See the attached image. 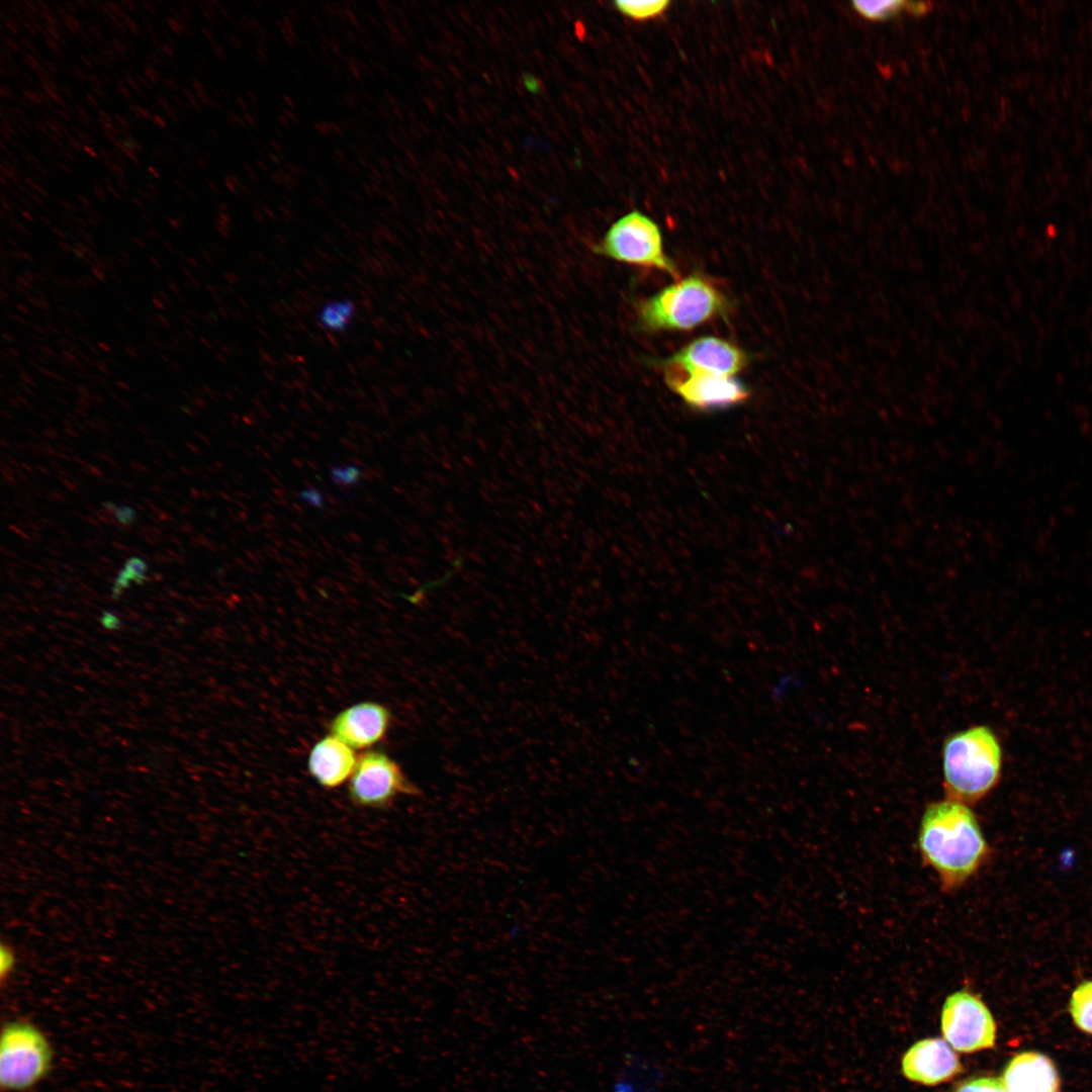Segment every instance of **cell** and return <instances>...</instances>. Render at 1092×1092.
<instances>
[{
	"label": "cell",
	"instance_id": "ac0fdd59",
	"mask_svg": "<svg viewBox=\"0 0 1092 1092\" xmlns=\"http://www.w3.org/2000/svg\"><path fill=\"white\" fill-rule=\"evenodd\" d=\"M147 570L148 567L144 560L139 557L129 558L125 562L123 569L120 571V573L115 579L111 593L112 599L117 600L121 596L122 592L129 586L130 580L134 581L135 583L142 584L147 578Z\"/></svg>",
	"mask_w": 1092,
	"mask_h": 1092
},
{
	"label": "cell",
	"instance_id": "d6986e66",
	"mask_svg": "<svg viewBox=\"0 0 1092 1092\" xmlns=\"http://www.w3.org/2000/svg\"><path fill=\"white\" fill-rule=\"evenodd\" d=\"M951 1092H1007L1002 1081L994 1077H976L961 1082Z\"/></svg>",
	"mask_w": 1092,
	"mask_h": 1092
},
{
	"label": "cell",
	"instance_id": "44dd1931",
	"mask_svg": "<svg viewBox=\"0 0 1092 1092\" xmlns=\"http://www.w3.org/2000/svg\"><path fill=\"white\" fill-rule=\"evenodd\" d=\"M17 965V957L13 947L8 943H1L0 946V978L1 981H7L14 973Z\"/></svg>",
	"mask_w": 1092,
	"mask_h": 1092
},
{
	"label": "cell",
	"instance_id": "cb8c5ba5",
	"mask_svg": "<svg viewBox=\"0 0 1092 1092\" xmlns=\"http://www.w3.org/2000/svg\"><path fill=\"white\" fill-rule=\"evenodd\" d=\"M115 517L122 525H129L135 520V513L132 509L126 506L116 508Z\"/></svg>",
	"mask_w": 1092,
	"mask_h": 1092
},
{
	"label": "cell",
	"instance_id": "ffe728a7",
	"mask_svg": "<svg viewBox=\"0 0 1092 1092\" xmlns=\"http://www.w3.org/2000/svg\"><path fill=\"white\" fill-rule=\"evenodd\" d=\"M330 475L335 483L351 487L359 483L362 471L355 465L345 467L334 465L330 468Z\"/></svg>",
	"mask_w": 1092,
	"mask_h": 1092
},
{
	"label": "cell",
	"instance_id": "ba28073f",
	"mask_svg": "<svg viewBox=\"0 0 1092 1092\" xmlns=\"http://www.w3.org/2000/svg\"><path fill=\"white\" fill-rule=\"evenodd\" d=\"M663 367L668 387L695 410H723L749 398V389L734 377L681 370L667 365Z\"/></svg>",
	"mask_w": 1092,
	"mask_h": 1092
},
{
	"label": "cell",
	"instance_id": "836d02e7",
	"mask_svg": "<svg viewBox=\"0 0 1092 1092\" xmlns=\"http://www.w3.org/2000/svg\"><path fill=\"white\" fill-rule=\"evenodd\" d=\"M169 286H170V287H171V288H172V289H173V290H174L175 292H177V287H176V286H175V285L173 284V282H169Z\"/></svg>",
	"mask_w": 1092,
	"mask_h": 1092
},
{
	"label": "cell",
	"instance_id": "e0dca14e",
	"mask_svg": "<svg viewBox=\"0 0 1092 1092\" xmlns=\"http://www.w3.org/2000/svg\"><path fill=\"white\" fill-rule=\"evenodd\" d=\"M616 9L623 15L633 20H648L655 18L667 9L670 2L658 1H615Z\"/></svg>",
	"mask_w": 1092,
	"mask_h": 1092
},
{
	"label": "cell",
	"instance_id": "d590c367",
	"mask_svg": "<svg viewBox=\"0 0 1092 1092\" xmlns=\"http://www.w3.org/2000/svg\"><path fill=\"white\" fill-rule=\"evenodd\" d=\"M60 246L65 250L69 249V246L67 244L64 245V244L60 243Z\"/></svg>",
	"mask_w": 1092,
	"mask_h": 1092
},
{
	"label": "cell",
	"instance_id": "7402d4cb",
	"mask_svg": "<svg viewBox=\"0 0 1092 1092\" xmlns=\"http://www.w3.org/2000/svg\"><path fill=\"white\" fill-rule=\"evenodd\" d=\"M300 499L306 502L313 508L323 510L326 508L325 497L322 492L314 486H306L299 492Z\"/></svg>",
	"mask_w": 1092,
	"mask_h": 1092
},
{
	"label": "cell",
	"instance_id": "d4e9b609",
	"mask_svg": "<svg viewBox=\"0 0 1092 1092\" xmlns=\"http://www.w3.org/2000/svg\"><path fill=\"white\" fill-rule=\"evenodd\" d=\"M907 10L912 14H923L928 10V3L926 2H907Z\"/></svg>",
	"mask_w": 1092,
	"mask_h": 1092
},
{
	"label": "cell",
	"instance_id": "1f68e13d",
	"mask_svg": "<svg viewBox=\"0 0 1092 1092\" xmlns=\"http://www.w3.org/2000/svg\"><path fill=\"white\" fill-rule=\"evenodd\" d=\"M98 345H99L100 347H102V349H103V350H105L106 352H110V351H111V350L109 349V347H108L107 345H104V344H102V343H99Z\"/></svg>",
	"mask_w": 1092,
	"mask_h": 1092
},
{
	"label": "cell",
	"instance_id": "8fae6325",
	"mask_svg": "<svg viewBox=\"0 0 1092 1092\" xmlns=\"http://www.w3.org/2000/svg\"><path fill=\"white\" fill-rule=\"evenodd\" d=\"M958 1056L941 1038H925L914 1043L903 1056L906 1078L924 1085L946 1082L962 1072Z\"/></svg>",
	"mask_w": 1092,
	"mask_h": 1092
},
{
	"label": "cell",
	"instance_id": "8992f818",
	"mask_svg": "<svg viewBox=\"0 0 1092 1092\" xmlns=\"http://www.w3.org/2000/svg\"><path fill=\"white\" fill-rule=\"evenodd\" d=\"M417 794L398 763L382 751L361 754L348 784L350 801L361 808H387L402 796Z\"/></svg>",
	"mask_w": 1092,
	"mask_h": 1092
},
{
	"label": "cell",
	"instance_id": "6da1fadb",
	"mask_svg": "<svg viewBox=\"0 0 1092 1092\" xmlns=\"http://www.w3.org/2000/svg\"><path fill=\"white\" fill-rule=\"evenodd\" d=\"M925 861L937 873L944 889L967 882L987 857L988 846L969 805L945 799L925 809L918 834Z\"/></svg>",
	"mask_w": 1092,
	"mask_h": 1092
},
{
	"label": "cell",
	"instance_id": "e575fe53",
	"mask_svg": "<svg viewBox=\"0 0 1092 1092\" xmlns=\"http://www.w3.org/2000/svg\"><path fill=\"white\" fill-rule=\"evenodd\" d=\"M151 261L153 262V264H155V265H156V267H157V268H159V264H158V262H157V261L155 260V258H152V257H151Z\"/></svg>",
	"mask_w": 1092,
	"mask_h": 1092
},
{
	"label": "cell",
	"instance_id": "4dcf8cb0",
	"mask_svg": "<svg viewBox=\"0 0 1092 1092\" xmlns=\"http://www.w3.org/2000/svg\"><path fill=\"white\" fill-rule=\"evenodd\" d=\"M16 306H18V309H20L21 311H23L25 313H28V310L25 308V306H23L21 304H16Z\"/></svg>",
	"mask_w": 1092,
	"mask_h": 1092
},
{
	"label": "cell",
	"instance_id": "8d00e7d4",
	"mask_svg": "<svg viewBox=\"0 0 1092 1092\" xmlns=\"http://www.w3.org/2000/svg\"><path fill=\"white\" fill-rule=\"evenodd\" d=\"M48 328H50L51 330H53V331H54V333H58V332H56V329H55V328H54L53 326H51L50 324L48 325Z\"/></svg>",
	"mask_w": 1092,
	"mask_h": 1092
},
{
	"label": "cell",
	"instance_id": "83f0119b",
	"mask_svg": "<svg viewBox=\"0 0 1092 1092\" xmlns=\"http://www.w3.org/2000/svg\"><path fill=\"white\" fill-rule=\"evenodd\" d=\"M125 351H126V352H127L128 354H130V355H131V357H136L135 349H133L132 347H129V348H128V347H126V348H125Z\"/></svg>",
	"mask_w": 1092,
	"mask_h": 1092
},
{
	"label": "cell",
	"instance_id": "277c9868",
	"mask_svg": "<svg viewBox=\"0 0 1092 1092\" xmlns=\"http://www.w3.org/2000/svg\"><path fill=\"white\" fill-rule=\"evenodd\" d=\"M55 1049L48 1034L34 1022L14 1018L5 1022L0 1036V1088L2 1092H29L52 1073Z\"/></svg>",
	"mask_w": 1092,
	"mask_h": 1092
},
{
	"label": "cell",
	"instance_id": "7c38bea8",
	"mask_svg": "<svg viewBox=\"0 0 1092 1092\" xmlns=\"http://www.w3.org/2000/svg\"><path fill=\"white\" fill-rule=\"evenodd\" d=\"M1001 1081L1007 1092H1060L1055 1064L1035 1052L1014 1056L1006 1065Z\"/></svg>",
	"mask_w": 1092,
	"mask_h": 1092
},
{
	"label": "cell",
	"instance_id": "30bf717a",
	"mask_svg": "<svg viewBox=\"0 0 1092 1092\" xmlns=\"http://www.w3.org/2000/svg\"><path fill=\"white\" fill-rule=\"evenodd\" d=\"M391 723L389 710L375 702H361L339 712L331 721V734L353 749L368 748L381 741Z\"/></svg>",
	"mask_w": 1092,
	"mask_h": 1092
},
{
	"label": "cell",
	"instance_id": "603a6c76",
	"mask_svg": "<svg viewBox=\"0 0 1092 1092\" xmlns=\"http://www.w3.org/2000/svg\"><path fill=\"white\" fill-rule=\"evenodd\" d=\"M102 626L107 630H117L120 628V619L110 611H104L100 618Z\"/></svg>",
	"mask_w": 1092,
	"mask_h": 1092
},
{
	"label": "cell",
	"instance_id": "4316f807",
	"mask_svg": "<svg viewBox=\"0 0 1092 1092\" xmlns=\"http://www.w3.org/2000/svg\"><path fill=\"white\" fill-rule=\"evenodd\" d=\"M158 318H159V321H160V322H161V323H162V324L164 325V327H165L166 329H168V328H169V323H168V321H167V320H166V318H165L164 316H162V315H160V314H159V315H158Z\"/></svg>",
	"mask_w": 1092,
	"mask_h": 1092
},
{
	"label": "cell",
	"instance_id": "484cf974",
	"mask_svg": "<svg viewBox=\"0 0 1092 1092\" xmlns=\"http://www.w3.org/2000/svg\"><path fill=\"white\" fill-rule=\"evenodd\" d=\"M93 273H94V274H95V276H96V277H98V278H99L100 280L104 281V276H103V274H102V273L100 272L99 268H97V270H96V268H93Z\"/></svg>",
	"mask_w": 1092,
	"mask_h": 1092
},
{
	"label": "cell",
	"instance_id": "5bb4252c",
	"mask_svg": "<svg viewBox=\"0 0 1092 1092\" xmlns=\"http://www.w3.org/2000/svg\"><path fill=\"white\" fill-rule=\"evenodd\" d=\"M355 314V303L347 298H339L323 304L317 314V321L324 330L340 333L349 327Z\"/></svg>",
	"mask_w": 1092,
	"mask_h": 1092
},
{
	"label": "cell",
	"instance_id": "52a82bcc",
	"mask_svg": "<svg viewBox=\"0 0 1092 1092\" xmlns=\"http://www.w3.org/2000/svg\"><path fill=\"white\" fill-rule=\"evenodd\" d=\"M941 1031L951 1048L974 1053L995 1045L996 1023L985 1005L975 994L960 990L950 994L941 1010Z\"/></svg>",
	"mask_w": 1092,
	"mask_h": 1092
},
{
	"label": "cell",
	"instance_id": "d6a6232c",
	"mask_svg": "<svg viewBox=\"0 0 1092 1092\" xmlns=\"http://www.w3.org/2000/svg\"><path fill=\"white\" fill-rule=\"evenodd\" d=\"M117 384H118V385H119L120 387H123L124 389H129L128 385H126V384H125V383H123V382H119V381H117Z\"/></svg>",
	"mask_w": 1092,
	"mask_h": 1092
},
{
	"label": "cell",
	"instance_id": "f546056e",
	"mask_svg": "<svg viewBox=\"0 0 1092 1092\" xmlns=\"http://www.w3.org/2000/svg\"><path fill=\"white\" fill-rule=\"evenodd\" d=\"M153 302L158 306V308H164L163 304H161L157 298H153Z\"/></svg>",
	"mask_w": 1092,
	"mask_h": 1092
},
{
	"label": "cell",
	"instance_id": "f1b7e54d",
	"mask_svg": "<svg viewBox=\"0 0 1092 1092\" xmlns=\"http://www.w3.org/2000/svg\"><path fill=\"white\" fill-rule=\"evenodd\" d=\"M96 365H97V367H98V368H99L100 370H102V371H104V372L108 373V370H107V368H104L105 364L101 363L100 361H97V362H96ZM105 367H106V366H105Z\"/></svg>",
	"mask_w": 1092,
	"mask_h": 1092
},
{
	"label": "cell",
	"instance_id": "4fadbf2b",
	"mask_svg": "<svg viewBox=\"0 0 1092 1092\" xmlns=\"http://www.w3.org/2000/svg\"><path fill=\"white\" fill-rule=\"evenodd\" d=\"M357 758L352 747L330 734L312 746L307 768L320 786L335 789L351 778Z\"/></svg>",
	"mask_w": 1092,
	"mask_h": 1092
},
{
	"label": "cell",
	"instance_id": "3957f363",
	"mask_svg": "<svg viewBox=\"0 0 1092 1092\" xmlns=\"http://www.w3.org/2000/svg\"><path fill=\"white\" fill-rule=\"evenodd\" d=\"M729 307L726 295L710 279L693 273L640 301L637 318L645 332L690 331L726 315Z\"/></svg>",
	"mask_w": 1092,
	"mask_h": 1092
},
{
	"label": "cell",
	"instance_id": "7a4b0ae2",
	"mask_svg": "<svg viewBox=\"0 0 1092 1092\" xmlns=\"http://www.w3.org/2000/svg\"><path fill=\"white\" fill-rule=\"evenodd\" d=\"M1002 748L996 734L976 725L949 735L942 746L943 785L948 799L970 805L998 784Z\"/></svg>",
	"mask_w": 1092,
	"mask_h": 1092
},
{
	"label": "cell",
	"instance_id": "9a60e30c",
	"mask_svg": "<svg viewBox=\"0 0 1092 1092\" xmlns=\"http://www.w3.org/2000/svg\"><path fill=\"white\" fill-rule=\"evenodd\" d=\"M1069 1010L1076 1026L1092 1034V981H1084L1076 987L1070 999Z\"/></svg>",
	"mask_w": 1092,
	"mask_h": 1092
},
{
	"label": "cell",
	"instance_id": "9c48e42d",
	"mask_svg": "<svg viewBox=\"0 0 1092 1092\" xmlns=\"http://www.w3.org/2000/svg\"><path fill=\"white\" fill-rule=\"evenodd\" d=\"M747 363L746 354L732 343L714 336L695 339L662 361V365L734 377Z\"/></svg>",
	"mask_w": 1092,
	"mask_h": 1092
},
{
	"label": "cell",
	"instance_id": "5b68a950",
	"mask_svg": "<svg viewBox=\"0 0 1092 1092\" xmlns=\"http://www.w3.org/2000/svg\"><path fill=\"white\" fill-rule=\"evenodd\" d=\"M593 252L625 264L656 269L679 279L677 266L664 251L659 226L639 210L617 219L593 247Z\"/></svg>",
	"mask_w": 1092,
	"mask_h": 1092
},
{
	"label": "cell",
	"instance_id": "2e32d148",
	"mask_svg": "<svg viewBox=\"0 0 1092 1092\" xmlns=\"http://www.w3.org/2000/svg\"><path fill=\"white\" fill-rule=\"evenodd\" d=\"M852 6L859 15L871 20H886L907 10V2L900 0H856Z\"/></svg>",
	"mask_w": 1092,
	"mask_h": 1092
}]
</instances>
